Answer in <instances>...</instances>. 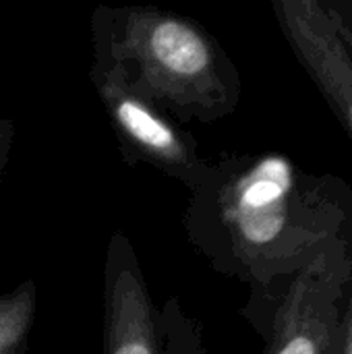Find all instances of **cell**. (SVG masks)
<instances>
[{
    "label": "cell",
    "mask_w": 352,
    "mask_h": 354,
    "mask_svg": "<svg viewBox=\"0 0 352 354\" xmlns=\"http://www.w3.org/2000/svg\"><path fill=\"white\" fill-rule=\"evenodd\" d=\"M349 247H351V274L340 295L336 324L326 354H352V228L349 230Z\"/></svg>",
    "instance_id": "obj_9"
},
{
    "label": "cell",
    "mask_w": 352,
    "mask_h": 354,
    "mask_svg": "<svg viewBox=\"0 0 352 354\" xmlns=\"http://www.w3.org/2000/svg\"><path fill=\"white\" fill-rule=\"evenodd\" d=\"M89 81L106 110L124 162L129 166L147 164L193 191L210 166L199 153L195 137L139 93L114 60L93 54Z\"/></svg>",
    "instance_id": "obj_3"
},
{
    "label": "cell",
    "mask_w": 352,
    "mask_h": 354,
    "mask_svg": "<svg viewBox=\"0 0 352 354\" xmlns=\"http://www.w3.org/2000/svg\"><path fill=\"white\" fill-rule=\"evenodd\" d=\"M351 274L349 234L328 243L259 313L247 315L263 354H326L340 295Z\"/></svg>",
    "instance_id": "obj_4"
},
{
    "label": "cell",
    "mask_w": 352,
    "mask_h": 354,
    "mask_svg": "<svg viewBox=\"0 0 352 354\" xmlns=\"http://www.w3.org/2000/svg\"><path fill=\"white\" fill-rule=\"evenodd\" d=\"M35 313L37 284L33 280L0 295V354H27Z\"/></svg>",
    "instance_id": "obj_7"
},
{
    "label": "cell",
    "mask_w": 352,
    "mask_h": 354,
    "mask_svg": "<svg viewBox=\"0 0 352 354\" xmlns=\"http://www.w3.org/2000/svg\"><path fill=\"white\" fill-rule=\"evenodd\" d=\"M104 354H162L158 309L131 239L112 232L104 259Z\"/></svg>",
    "instance_id": "obj_6"
},
{
    "label": "cell",
    "mask_w": 352,
    "mask_h": 354,
    "mask_svg": "<svg viewBox=\"0 0 352 354\" xmlns=\"http://www.w3.org/2000/svg\"><path fill=\"white\" fill-rule=\"evenodd\" d=\"M191 247L249 286L243 317L263 311L328 243L352 228V187L280 151L224 153L183 214Z\"/></svg>",
    "instance_id": "obj_1"
},
{
    "label": "cell",
    "mask_w": 352,
    "mask_h": 354,
    "mask_svg": "<svg viewBox=\"0 0 352 354\" xmlns=\"http://www.w3.org/2000/svg\"><path fill=\"white\" fill-rule=\"evenodd\" d=\"M89 29L93 54L120 64L129 83L172 120L216 122L237 110L239 68L199 21L149 4H100Z\"/></svg>",
    "instance_id": "obj_2"
},
{
    "label": "cell",
    "mask_w": 352,
    "mask_h": 354,
    "mask_svg": "<svg viewBox=\"0 0 352 354\" xmlns=\"http://www.w3.org/2000/svg\"><path fill=\"white\" fill-rule=\"evenodd\" d=\"M12 139H15V122L8 118H0V174L8 164Z\"/></svg>",
    "instance_id": "obj_10"
},
{
    "label": "cell",
    "mask_w": 352,
    "mask_h": 354,
    "mask_svg": "<svg viewBox=\"0 0 352 354\" xmlns=\"http://www.w3.org/2000/svg\"><path fill=\"white\" fill-rule=\"evenodd\" d=\"M303 71L352 139V0H272Z\"/></svg>",
    "instance_id": "obj_5"
},
{
    "label": "cell",
    "mask_w": 352,
    "mask_h": 354,
    "mask_svg": "<svg viewBox=\"0 0 352 354\" xmlns=\"http://www.w3.org/2000/svg\"><path fill=\"white\" fill-rule=\"evenodd\" d=\"M162 354H205L203 328L178 299H168L158 311Z\"/></svg>",
    "instance_id": "obj_8"
}]
</instances>
